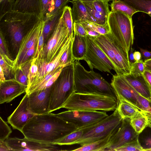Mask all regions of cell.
I'll return each instance as SVG.
<instances>
[{
	"label": "cell",
	"instance_id": "1",
	"mask_svg": "<svg viewBox=\"0 0 151 151\" xmlns=\"http://www.w3.org/2000/svg\"><path fill=\"white\" fill-rule=\"evenodd\" d=\"M77 129L73 124L51 112L35 115L23 127L24 137L41 143L54 144L58 140Z\"/></svg>",
	"mask_w": 151,
	"mask_h": 151
},
{
	"label": "cell",
	"instance_id": "2",
	"mask_svg": "<svg viewBox=\"0 0 151 151\" xmlns=\"http://www.w3.org/2000/svg\"><path fill=\"white\" fill-rule=\"evenodd\" d=\"M40 19L35 14L11 10L0 17V33L10 38L14 49H18L24 36Z\"/></svg>",
	"mask_w": 151,
	"mask_h": 151
},
{
	"label": "cell",
	"instance_id": "3",
	"mask_svg": "<svg viewBox=\"0 0 151 151\" xmlns=\"http://www.w3.org/2000/svg\"><path fill=\"white\" fill-rule=\"evenodd\" d=\"M75 92L97 94L116 97L111 83L93 70H86L79 60L73 62Z\"/></svg>",
	"mask_w": 151,
	"mask_h": 151
},
{
	"label": "cell",
	"instance_id": "4",
	"mask_svg": "<svg viewBox=\"0 0 151 151\" xmlns=\"http://www.w3.org/2000/svg\"><path fill=\"white\" fill-rule=\"evenodd\" d=\"M118 105L116 97L105 95L74 92L63 108L70 110L114 111Z\"/></svg>",
	"mask_w": 151,
	"mask_h": 151
},
{
	"label": "cell",
	"instance_id": "5",
	"mask_svg": "<svg viewBox=\"0 0 151 151\" xmlns=\"http://www.w3.org/2000/svg\"><path fill=\"white\" fill-rule=\"evenodd\" d=\"M75 92L73 63L62 69L51 86L49 112L63 108Z\"/></svg>",
	"mask_w": 151,
	"mask_h": 151
},
{
	"label": "cell",
	"instance_id": "6",
	"mask_svg": "<svg viewBox=\"0 0 151 151\" xmlns=\"http://www.w3.org/2000/svg\"><path fill=\"white\" fill-rule=\"evenodd\" d=\"M93 37L114 65L116 74L124 75L130 73L129 54L123 50L110 32Z\"/></svg>",
	"mask_w": 151,
	"mask_h": 151
},
{
	"label": "cell",
	"instance_id": "7",
	"mask_svg": "<svg viewBox=\"0 0 151 151\" xmlns=\"http://www.w3.org/2000/svg\"><path fill=\"white\" fill-rule=\"evenodd\" d=\"M107 23L110 33L123 50L129 54L134 39L132 19L121 12H110Z\"/></svg>",
	"mask_w": 151,
	"mask_h": 151
},
{
	"label": "cell",
	"instance_id": "8",
	"mask_svg": "<svg viewBox=\"0 0 151 151\" xmlns=\"http://www.w3.org/2000/svg\"><path fill=\"white\" fill-rule=\"evenodd\" d=\"M122 120L116 108L112 114L99 122L79 129L83 131V134L75 144L82 146L105 138L118 129Z\"/></svg>",
	"mask_w": 151,
	"mask_h": 151
},
{
	"label": "cell",
	"instance_id": "9",
	"mask_svg": "<svg viewBox=\"0 0 151 151\" xmlns=\"http://www.w3.org/2000/svg\"><path fill=\"white\" fill-rule=\"evenodd\" d=\"M70 36L62 17L51 35L47 43L44 45L35 63H48L58 53L61 47Z\"/></svg>",
	"mask_w": 151,
	"mask_h": 151
},
{
	"label": "cell",
	"instance_id": "10",
	"mask_svg": "<svg viewBox=\"0 0 151 151\" xmlns=\"http://www.w3.org/2000/svg\"><path fill=\"white\" fill-rule=\"evenodd\" d=\"M86 37L87 50L83 60L87 63L91 70L96 69L102 72L111 73L115 67L110 60L98 46L93 37Z\"/></svg>",
	"mask_w": 151,
	"mask_h": 151
},
{
	"label": "cell",
	"instance_id": "11",
	"mask_svg": "<svg viewBox=\"0 0 151 151\" xmlns=\"http://www.w3.org/2000/svg\"><path fill=\"white\" fill-rule=\"evenodd\" d=\"M56 115L78 129L97 123L107 116L105 111L68 110Z\"/></svg>",
	"mask_w": 151,
	"mask_h": 151
},
{
	"label": "cell",
	"instance_id": "12",
	"mask_svg": "<svg viewBox=\"0 0 151 151\" xmlns=\"http://www.w3.org/2000/svg\"><path fill=\"white\" fill-rule=\"evenodd\" d=\"M111 84L117 100L125 99L136 106L141 111L139 102L143 97L131 86L123 75L116 74L113 75Z\"/></svg>",
	"mask_w": 151,
	"mask_h": 151
},
{
	"label": "cell",
	"instance_id": "13",
	"mask_svg": "<svg viewBox=\"0 0 151 151\" xmlns=\"http://www.w3.org/2000/svg\"><path fill=\"white\" fill-rule=\"evenodd\" d=\"M11 151H61L58 145L41 143L24 137H9L4 141Z\"/></svg>",
	"mask_w": 151,
	"mask_h": 151
},
{
	"label": "cell",
	"instance_id": "14",
	"mask_svg": "<svg viewBox=\"0 0 151 151\" xmlns=\"http://www.w3.org/2000/svg\"><path fill=\"white\" fill-rule=\"evenodd\" d=\"M45 23L44 21L40 19L23 37L16 57L13 60V73H14L21 64L27 51L32 46L35 42H37Z\"/></svg>",
	"mask_w": 151,
	"mask_h": 151
},
{
	"label": "cell",
	"instance_id": "15",
	"mask_svg": "<svg viewBox=\"0 0 151 151\" xmlns=\"http://www.w3.org/2000/svg\"><path fill=\"white\" fill-rule=\"evenodd\" d=\"M51 87L34 91L28 95V106L29 111L35 115L49 112Z\"/></svg>",
	"mask_w": 151,
	"mask_h": 151
},
{
	"label": "cell",
	"instance_id": "16",
	"mask_svg": "<svg viewBox=\"0 0 151 151\" xmlns=\"http://www.w3.org/2000/svg\"><path fill=\"white\" fill-rule=\"evenodd\" d=\"M130 123V119H123L121 125L113 134L109 147L105 151L114 150L138 136Z\"/></svg>",
	"mask_w": 151,
	"mask_h": 151
},
{
	"label": "cell",
	"instance_id": "17",
	"mask_svg": "<svg viewBox=\"0 0 151 151\" xmlns=\"http://www.w3.org/2000/svg\"><path fill=\"white\" fill-rule=\"evenodd\" d=\"M28 95L25 93L19 104L7 118L8 123L14 129L21 132L23 127L35 115L28 109Z\"/></svg>",
	"mask_w": 151,
	"mask_h": 151
},
{
	"label": "cell",
	"instance_id": "18",
	"mask_svg": "<svg viewBox=\"0 0 151 151\" xmlns=\"http://www.w3.org/2000/svg\"><path fill=\"white\" fill-rule=\"evenodd\" d=\"M27 87L14 78L6 80L0 83V104L9 103L26 92Z\"/></svg>",
	"mask_w": 151,
	"mask_h": 151
},
{
	"label": "cell",
	"instance_id": "19",
	"mask_svg": "<svg viewBox=\"0 0 151 151\" xmlns=\"http://www.w3.org/2000/svg\"><path fill=\"white\" fill-rule=\"evenodd\" d=\"M73 37V36H70L61 47L56 56L50 62L48 63L35 62L38 66V71L36 77L31 85L40 81L55 69L61 68L60 65L61 56L72 41Z\"/></svg>",
	"mask_w": 151,
	"mask_h": 151
},
{
	"label": "cell",
	"instance_id": "20",
	"mask_svg": "<svg viewBox=\"0 0 151 151\" xmlns=\"http://www.w3.org/2000/svg\"><path fill=\"white\" fill-rule=\"evenodd\" d=\"M123 76L141 96L149 101L151 100V90L143 74L130 73Z\"/></svg>",
	"mask_w": 151,
	"mask_h": 151
},
{
	"label": "cell",
	"instance_id": "21",
	"mask_svg": "<svg viewBox=\"0 0 151 151\" xmlns=\"http://www.w3.org/2000/svg\"><path fill=\"white\" fill-rule=\"evenodd\" d=\"M41 0H17L12 10L36 14L40 18Z\"/></svg>",
	"mask_w": 151,
	"mask_h": 151
},
{
	"label": "cell",
	"instance_id": "22",
	"mask_svg": "<svg viewBox=\"0 0 151 151\" xmlns=\"http://www.w3.org/2000/svg\"><path fill=\"white\" fill-rule=\"evenodd\" d=\"M70 1L73 4L72 14L73 22L80 23L85 22H94L83 2L74 0Z\"/></svg>",
	"mask_w": 151,
	"mask_h": 151
},
{
	"label": "cell",
	"instance_id": "23",
	"mask_svg": "<svg viewBox=\"0 0 151 151\" xmlns=\"http://www.w3.org/2000/svg\"><path fill=\"white\" fill-rule=\"evenodd\" d=\"M86 36L74 34L72 46L74 61L84 59L87 50Z\"/></svg>",
	"mask_w": 151,
	"mask_h": 151
},
{
	"label": "cell",
	"instance_id": "24",
	"mask_svg": "<svg viewBox=\"0 0 151 151\" xmlns=\"http://www.w3.org/2000/svg\"><path fill=\"white\" fill-rule=\"evenodd\" d=\"M117 101V108L123 119H130L138 112L142 111L136 106L125 99H122Z\"/></svg>",
	"mask_w": 151,
	"mask_h": 151
},
{
	"label": "cell",
	"instance_id": "25",
	"mask_svg": "<svg viewBox=\"0 0 151 151\" xmlns=\"http://www.w3.org/2000/svg\"><path fill=\"white\" fill-rule=\"evenodd\" d=\"M113 134V133L103 139L84 145L81 146V147L72 150L74 151H105L109 145Z\"/></svg>",
	"mask_w": 151,
	"mask_h": 151
},
{
	"label": "cell",
	"instance_id": "26",
	"mask_svg": "<svg viewBox=\"0 0 151 151\" xmlns=\"http://www.w3.org/2000/svg\"><path fill=\"white\" fill-rule=\"evenodd\" d=\"M130 123L135 132L139 134L148 125L149 122L144 112L139 111L130 119Z\"/></svg>",
	"mask_w": 151,
	"mask_h": 151
},
{
	"label": "cell",
	"instance_id": "27",
	"mask_svg": "<svg viewBox=\"0 0 151 151\" xmlns=\"http://www.w3.org/2000/svg\"><path fill=\"white\" fill-rule=\"evenodd\" d=\"M32 58L21 64L14 73V78L24 86L28 87V75Z\"/></svg>",
	"mask_w": 151,
	"mask_h": 151
},
{
	"label": "cell",
	"instance_id": "28",
	"mask_svg": "<svg viewBox=\"0 0 151 151\" xmlns=\"http://www.w3.org/2000/svg\"><path fill=\"white\" fill-rule=\"evenodd\" d=\"M56 14L55 0H41V19L45 22Z\"/></svg>",
	"mask_w": 151,
	"mask_h": 151
},
{
	"label": "cell",
	"instance_id": "29",
	"mask_svg": "<svg viewBox=\"0 0 151 151\" xmlns=\"http://www.w3.org/2000/svg\"><path fill=\"white\" fill-rule=\"evenodd\" d=\"M110 12L119 11L124 13L132 19L133 15L137 12L133 8L122 0H115L112 1L110 5Z\"/></svg>",
	"mask_w": 151,
	"mask_h": 151
},
{
	"label": "cell",
	"instance_id": "30",
	"mask_svg": "<svg viewBox=\"0 0 151 151\" xmlns=\"http://www.w3.org/2000/svg\"><path fill=\"white\" fill-rule=\"evenodd\" d=\"M63 11V10L60 11L45 22V25L42 31L44 44L47 38L53 31L62 15Z\"/></svg>",
	"mask_w": 151,
	"mask_h": 151
},
{
	"label": "cell",
	"instance_id": "31",
	"mask_svg": "<svg viewBox=\"0 0 151 151\" xmlns=\"http://www.w3.org/2000/svg\"><path fill=\"white\" fill-rule=\"evenodd\" d=\"M137 11L146 13L151 17V0H122Z\"/></svg>",
	"mask_w": 151,
	"mask_h": 151
},
{
	"label": "cell",
	"instance_id": "32",
	"mask_svg": "<svg viewBox=\"0 0 151 151\" xmlns=\"http://www.w3.org/2000/svg\"><path fill=\"white\" fill-rule=\"evenodd\" d=\"M83 133L82 130L77 129L58 140L54 144L59 145H75L80 139Z\"/></svg>",
	"mask_w": 151,
	"mask_h": 151
},
{
	"label": "cell",
	"instance_id": "33",
	"mask_svg": "<svg viewBox=\"0 0 151 151\" xmlns=\"http://www.w3.org/2000/svg\"><path fill=\"white\" fill-rule=\"evenodd\" d=\"M83 3L94 23L101 25H106L108 24V18L95 9L92 6L91 2Z\"/></svg>",
	"mask_w": 151,
	"mask_h": 151
},
{
	"label": "cell",
	"instance_id": "34",
	"mask_svg": "<svg viewBox=\"0 0 151 151\" xmlns=\"http://www.w3.org/2000/svg\"><path fill=\"white\" fill-rule=\"evenodd\" d=\"M139 142L144 151L151 149V125H148L138 135Z\"/></svg>",
	"mask_w": 151,
	"mask_h": 151
},
{
	"label": "cell",
	"instance_id": "35",
	"mask_svg": "<svg viewBox=\"0 0 151 151\" xmlns=\"http://www.w3.org/2000/svg\"><path fill=\"white\" fill-rule=\"evenodd\" d=\"M62 17L65 24L68 29L70 35L73 36V22L72 14V9L70 6H66L64 7Z\"/></svg>",
	"mask_w": 151,
	"mask_h": 151
},
{
	"label": "cell",
	"instance_id": "36",
	"mask_svg": "<svg viewBox=\"0 0 151 151\" xmlns=\"http://www.w3.org/2000/svg\"><path fill=\"white\" fill-rule=\"evenodd\" d=\"M80 23L86 30H92L101 35H104L109 32L108 24L106 25H101L90 22H83Z\"/></svg>",
	"mask_w": 151,
	"mask_h": 151
},
{
	"label": "cell",
	"instance_id": "37",
	"mask_svg": "<svg viewBox=\"0 0 151 151\" xmlns=\"http://www.w3.org/2000/svg\"><path fill=\"white\" fill-rule=\"evenodd\" d=\"M138 137L116 149L114 151H144L139 141Z\"/></svg>",
	"mask_w": 151,
	"mask_h": 151
},
{
	"label": "cell",
	"instance_id": "38",
	"mask_svg": "<svg viewBox=\"0 0 151 151\" xmlns=\"http://www.w3.org/2000/svg\"><path fill=\"white\" fill-rule=\"evenodd\" d=\"M91 3L95 9L108 18L110 11L107 0H96Z\"/></svg>",
	"mask_w": 151,
	"mask_h": 151
},
{
	"label": "cell",
	"instance_id": "39",
	"mask_svg": "<svg viewBox=\"0 0 151 151\" xmlns=\"http://www.w3.org/2000/svg\"><path fill=\"white\" fill-rule=\"evenodd\" d=\"M72 41L61 56L60 61V65L61 68H63L73 63L74 61L72 50Z\"/></svg>",
	"mask_w": 151,
	"mask_h": 151
},
{
	"label": "cell",
	"instance_id": "40",
	"mask_svg": "<svg viewBox=\"0 0 151 151\" xmlns=\"http://www.w3.org/2000/svg\"><path fill=\"white\" fill-rule=\"evenodd\" d=\"M12 131L10 127L0 117V141H4L9 138Z\"/></svg>",
	"mask_w": 151,
	"mask_h": 151
},
{
	"label": "cell",
	"instance_id": "41",
	"mask_svg": "<svg viewBox=\"0 0 151 151\" xmlns=\"http://www.w3.org/2000/svg\"><path fill=\"white\" fill-rule=\"evenodd\" d=\"M38 71V66L35 63V59L32 58L29 72L28 75V86L27 89L29 87L33 82L37 75Z\"/></svg>",
	"mask_w": 151,
	"mask_h": 151
},
{
	"label": "cell",
	"instance_id": "42",
	"mask_svg": "<svg viewBox=\"0 0 151 151\" xmlns=\"http://www.w3.org/2000/svg\"><path fill=\"white\" fill-rule=\"evenodd\" d=\"M145 69L144 61L141 59L131 64L130 73L143 74Z\"/></svg>",
	"mask_w": 151,
	"mask_h": 151
},
{
	"label": "cell",
	"instance_id": "43",
	"mask_svg": "<svg viewBox=\"0 0 151 151\" xmlns=\"http://www.w3.org/2000/svg\"><path fill=\"white\" fill-rule=\"evenodd\" d=\"M17 0H2L0 1V17L6 12L12 9Z\"/></svg>",
	"mask_w": 151,
	"mask_h": 151
},
{
	"label": "cell",
	"instance_id": "44",
	"mask_svg": "<svg viewBox=\"0 0 151 151\" xmlns=\"http://www.w3.org/2000/svg\"><path fill=\"white\" fill-rule=\"evenodd\" d=\"M63 68L57 71L44 85L42 86L38 89V90L46 89L51 87L54 83L58 78Z\"/></svg>",
	"mask_w": 151,
	"mask_h": 151
},
{
	"label": "cell",
	"instance_id": "45",
	"mask_svg": "<svg viewBox=\"0 0 151 151\" xmlns=\"http://www.w3.org/2000/svg\"><path fill=\"white\" fill-rule=\"evenodd\" d=\"M43 28L42 29L38 38L35 52L32 57L34 59H36L37 58L44 45V38L42 34Z\"/></svg>",
	"mask_w": 151,
	"mask_h": 151
},
{
	"label": "cell",
	"instance_id": "46",
	"mask_svg": "<svg viewBox=\"0 0 151 151\" xmlns=\"http://www.w3.org/2000/svg\"><path fill=\"white\" fill-rule=\"evenodd\" d=\"M73 31L74 34H76L82 36H86L88 35L87 32L80 23H73Z\"/></svg>",
	"mask_w": 151,
	"mask_h": 151
},
{
	"label": "cell",
	"instance_id": "47",
	"mask_svg": "<svg viewBox=\"0 0 151 151\" xmlns=\"http://www.w3.org/2000/svg\"><path fill=\"white\" fill-rule=\"evenodd\" d=\"M37 42H35L32 46L27 51L22 60L21 64L27 61L30 57L34 54L35 47L36 46Z\"/></svg>",
	"mask_w": 151,
	"mask_h": 151
},
{
	"label": "cell",
	"instance_id": "48",
	"mask_svg": "<svg viewBox=\"0 0 151 151\" xmlns=\"http://www.w3.org/2000/svg\"><path fill=\"white\" fill-rule=\"evenodd\" d=\"M140 52L142 55V60L145 61L151 59V52L147 50L140 48Z\"/></svg>",
	"mask_w": 151,
	"mask_h": 151
},
{
	"label": "cell",
	"instance_id": "49",
	"mask_svg": "<svg viewBox=\"0 0 151 151\" xmlns=\"http://www.w3.org/2000/svg\"><path fill=\"white\" fill-rule=\"evenodd\" d=\"M143 74L151 90V72L149 70L146 69Z\"/></svg>",
	"mask_w": 151,
	"mask_h": 151
},
{
	"label": "cell",
	"instance_id": "50",
	"mask_svg": "<svg viewBox=\"0 0 151 151\" xmlns=\"http://www.w3.org/2000/svg\"><path fill=\"white\" fill-rule=\"evenodd\" d=\"M132 46H131L129 52V59L130 64L134 63L136 61L134 60V50L132 47Z\"/></svg>",
	"mask_w": 151,
	"mask_h": 151
},
{
	"label": "cell",
	"instance_id": "51",
	"mask_svg": "<svg viewBox=\"0 0 151 151\" xmlns=\"http://www.w3.org/2000/svg\"><path fill=\"white\" fill-rule=\"evenodd\" d=\"M10 149L4 141H0V151H9Z\"/></svg>",
	"mask_w": 151,
	"mask_h": 151
},
{
	"label": "cell",
	"instance_id": "52",
	"mask_svg": "<svg viewBox=\"0 0 151 151\" xmlns=\"http://www.w3.org/2000/svg\"><path fill=\"white\" fill-rule=\"evenodd\" d=\"M86 30L88 35L93 37H96L101 35L98 32L92 30L87 29Z\"/></svg>",
	"mask_w": 151,
	"mask_h": 151
},
{
	"label": "cell",
	"instance_id": "53",
	"mask_svg": "<svg viewBox=\"0 0 151 151\" xmlns=\"http://www.w3.org/2000/svg\"><path fill=\"white\" fill-rule=\"evenodd\" d=\"M134 58L135 61H138L142 59V55L140 52L135 51L134 52Z\"/></svg>",
	"mask_w": 151,
	"mask_h": 151
},
{
	"label": "cell",
	"instance_id": "54",
	"mask_svg": "<svg viewBox=\"0 0 151 151\" xmlns=\"http://www.w3.org/2000/svg\"><path fill=\"white\" fill-rule=\"evenodd\" d=\"M4 74L2 69L0 66V81L1 83L4 82L6 80L4 77Z\"/></svg>",
	"mask_w": 151,
	"mask_h": 151
},
{
	"label": "cell",
	"instance_id": "55",
	"mask_svg": "<svg viewBox=\"0 0 151 151\" xmlns=\"http://www.w3.org/2000/svg\"><path fill=\"white\" fill-rule=\"evenodd\" d=\"M79 0L83 2H92L96 0Z\"/></svg>",
	"mask_w": 151,
	"mask_h": 151
},
{
	"label": "cell",
	"instance_id": "56",
	"mask_svg": "<svg viewBox=\"0 0 151 151\" xmlns=\"http://www.w3.org/2000/svg\"><path fill=\"white\" fill-rule=\"evenodd\" d=\"M145 65H151V59L144 61Z\"/></svg>",
	"mask_w": 151,
	"mask_h": 151
},
{
	"label": "cell",
	"instance_id": "57",
	"mask_svg": "<svg viewBox=\"0 0 151 151\" xmlns=\"http://www.w3.org/2000/svg\"><path fill=\"white\" fill-rule=\"evenodd\" d=\"M146 69L149 70L151 72V65H145Z\"/></svg>",
	"mask_w": 151,
	"mask_h": 151
},
{
	"label": "cell",
	"instance_id": "58",
	"mask_svg": "<svg viewBox=\"0 0 151 151\" xmlns=\"http://www.w3.org/2000/svg\"><path fill=\"white\" fill-rule=\"evenodd\" d=\"M149 101L150 106L151 107V100L150 101Z\"/></svg>",
	"mask_w": 151,
	"mask_h": 151
},
{
	"label": "cell",
	"instance_id": "59",
	"mask_svg": "<svg viewBox=\"0 0 151 151\" xmlns=\"http://www.w3.org/2000/svg\"><path fill=\"white\" fill-rule=\"evenodd\" d=\"M108 1H114V0H107Z\"/></svg>",
	"mask_w": 151,
	"mask_h": 151
},
{
	"label": "cell",
	"instance_id": "60",
	"mask_svg": "<svg viewBox=\"0 0 151 151\" xmlns=\"http://www.w3.org/2000/svg\"><path fill=\"white\" fill-rule=\"evenodd\" d=\"M147 151H151V149L148 150Z\"/></svg>",
	"mask_w": 151,
	"mask_h": 151
},
{
	"label": "cell",
	"instance_id": "61",
	"mask_svg": "<svg viewBox=\"0 0 151 151\" xmlns=\"http://www.w3.org/2000/svg\"><path fill=\"white\" fill-rule=\"evenodd\" d=\"M2 0H0V1H1Z\"/></svg>",
	"mask_w": 151,
	"mask_h": 151
}]
</instances>
